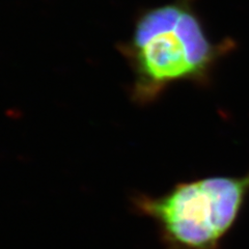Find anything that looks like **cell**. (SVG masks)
<instances>
[{
	"label": "cell",
	"mask_w": 249,
	"mask_h": 249,
	"mask_svg": "<svg viewBox=\"0 0 249 249\" xmlns=\"http://www.w3.org/2000/svg\"><path fill=\"white\" fill-rule=\"evenodd\" d=\"M233 43L215 44L187 4L155 9L140 19L124 56L133 71V98L139 103L158 99L171 84L207 83L216 61Z\"/></svg>",
	"instance_id": "6da1fadb"
},
{
	"label": "cell",
	"mask_w": 249,
	"mask_h": 249,
	"mask_svg": "<svg viewBox=\"0 0 249 249\" xmlns=\"http://www.w3.org/2000/svg\"><path fill=\"white\" fill-rule=\"evenodd\" d=\"M248 196L249 174L210 177L140 196L135 207L158 225L166 249H219Z\"/></svg>",
	"instance_id": "7a4b0ae2"
}]
</instances>
